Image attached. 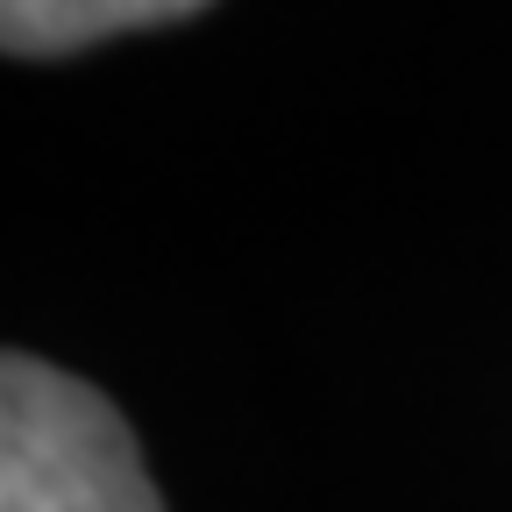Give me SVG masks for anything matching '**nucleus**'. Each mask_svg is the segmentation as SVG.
Wrapping results in <instances>:
<instances>
[{
    "mask_svg": "<svg viewBox=\"0 0 512 512\" xmlns=\"http://www.w3.org/2000/svg\"><path fill=\"white\" fill-rule=\"evenodd\" d=\"M0 512H164L114 399L22 349L0 363Z\"/></svg>",
    "mask_w": 512,
    "mask_h": 512,
    "instance_id": "1",
    "label": "nucleus"
},
{
    "mask_svg": "<svg viewBox=\"0 0 512 512\" xmlns=\"http://www.w3.org/2000/svg\"><path fill=\"white\" fill-rule=\"evenodd\" d=\"M207 0H0V43L8 57H72L128 29H164L200 15Z\"/></svg>",
    "mask_w": 512,
    "mask_h": 512,
    "instance_id": "2",
    "label": "nucleus"
}]
</instances>
